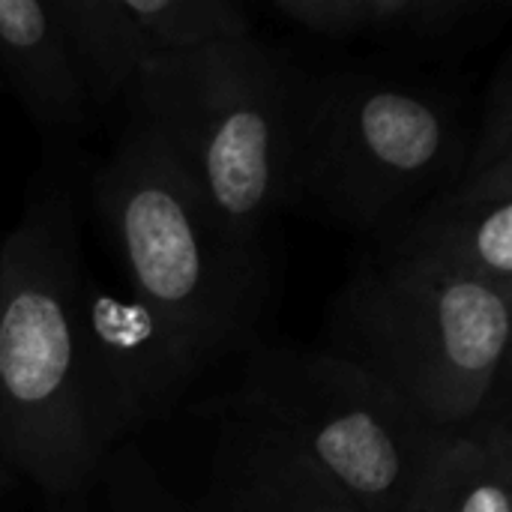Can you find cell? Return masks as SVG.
<instances>
[{
	"label": "cell",
	"instance_id": "1",
	"mask_svg": "<svg viewBox=\"0 0 512 512\" xmlns=\"http://www.w3.org/2000/svg\"><path fill=\"white\" fill-rule=\"evenodd\" d=\"M471 135L468 96L447 81L402 66L294 63L288 210L387 243L453 183Z\"/></svg>",
	"mask_w": 512,
	"mask_h": 512
},
{
	"label": "cell",
	"instance_id": "2",
	"mask_svg": "<svg viewBox=\"0 0 512 512\" xmlns=\"http://www.w3.org/2000/svg\"><path fill=\"white\" fill-rule=\"evenodd\" d=\"M93 201L129 297L177 336L201 372L258 345L273 300L264 240L234 231L135 120L99 165Z\"/></svg>",
	"mask_w": 512,
	"mask_h": 512
},
{
	"label": "cell",
	"instance_id": "3",
	"mask_svg": "<svg viewBox=\"0 0 512 512\" xmlns=\"http://www.w3.org/2000/svg\"><path fill=\"white\" fill-rule=\"evenodd\" d=\"M81 270L69 186L36 189L0 246V447L45 498L84 495L108 456L84 387Z\"/></svg>",
	"mask_w": 512,
	"mask_h": 512
},
{
	"label": "cell",
	"instance_id": "4",
	"mask_svg": "<svg viewBox=\"0 0 512 512\" xmlns=\"http://www.w3.org/2000/svg\"><path fill=\"white\" fill-rule=\"evenodd\" d=\"M512 294L369 246L330 303L321 351L348 360L432 429L471 423L507 387Z\"/></svg>",
	"mask_w": 512,
	"mask_h": 512
},
{
	"label": "cell",
	"instance_id": "5",
	"mask_svg": "<svg viewBox=\"0 0 512 512\" xmlns=\"http://www.w3.org/2000/svg\"><path fill=\"white\" fill-rule=\"evenodd\" d=\"M294 63L246 36L147 63L129 120L147 129L204 201L243 237L264 240L291 192Z\"/></svg>",
	"mask_w": 512,
	"mask_h": 512
},
{
	"label": "cell",
	"instance_id": "6",
	"mask_svg": "<svg viewBox=\"0 0 512 512\" xmlns=\"http://www.w3.org/2000/svg\"><path fill=\"white\" fill-rule=\"evenodd\" d=\"M234 402L270 417L354 512H411L447 432L321 348L258 342Z\"/></svg>",
	"mask_w": 512,
	"mask_h": 512
},
{
	"label": "cell",
	"instance_id": "7",
	"mask_svg": "<svg viewBox=\"0 0 512 512\" xmlns=\"http://www.w3.org/2000/svg\"><path fill=\"white\" fill-rule=\"evenodd\" d=\"M375 249L441 264L512 294V51L489 81L453 183Z\"/></svg>",
	"mask_w": 512,
	"mask_h": 512
},
{
	"label": "cell",
	"instance_id": "8",
	"mask_svg": "<svg viewBox=\"0 0 512 512\" xmlns=\"http://www.w3.org/2000/svg\"><path fill=\"white\" fill-rule=\"evenodd\" d=\"M93 429L111 453L129 432L165 417L195 384L198 363L138 300L111 294L84 267L75 291Z\"/></svg>",
	"mask_w": 512,
	"mask_h": 512
},
{
	"label": "cell",
	"instance_id": "9",
	"mask_svg": "<svg viewBox=\"0 0 512 512\" xmlns=\"http://www.w3.org/2000/svg\"><path fill=\"white\" fill-rule=\"evenodd\" d=\"M57 12L93 105L129 96L147 63L252 36L234 0H57Z\"/></svg>",
	"mask_w": 512,
	"mask_h": 512
},
{
	"label": "cell",
	"instance_id": "10",
	"mask_svg": "<svg viewBox=\"0 0 512 512\" xmlns=\"http://www.w3.org/2000/svg\"><path fill=\"white\" fill-rule=\"evenodd\" d=\"M267 9L318 39H360L417 57L474 51L512 12L507 0H270Z\"/></svg>",
	"mask_w": 512,
	"mask_h": 512
},
{
	"label": "cell",
	"instance_id": "11",
	"mask_svg": "<svg viewBox=\"0 0 512 512\" xmlns=\"http://www.w3.org/2000/svg\"><path fill=\"white\" fill-rule=\"evenodd\" d=\"M207 512H354L261 411L231 402L219 423Z\"/></svg>",
	"mask_w": 512,
	"mask_h": 512
},
{
	"label": "cell",
	"instance_id": "12",
	"mask_svg": "<svg viewBox=\"0 0 512 512\" xmlns=\"http://www.w3.org/2000/svg\"><path fill=\"white\" fill-rule=\"evenodd\" d=\"M0 81L42 132L84 126L93 102L57 0H0Z\"/></svg>",
	"mask_w": 512,
	"mask_h": 512
},
{
	"label": "cell",
	"instance_id": "13",
	"mask_svg": "<svg viewBox=\"0 0 512 512\" xmlns=\"http://www.w3.org/2000/svg\"><path fill=\"white\" fill-rule=\"evenodd\" d=\"M507 387L465 426L444 435L414 512H512Z\"/></svg>",
	"mask_w": 512,
	"mask_h": 512
},
{
	"label": "cell",
	"instance_id": "14",
	"mask_svg": "<svg viewBox=\"0 0 512 512\" xmlns=\"http://www.w3.org/2000/svg\"><path fill=\"white\" fill-rule=\"evenodd\" d=\"M111 512H207L201 501L174 495L138 447L117 444L96 474Z\"/></svg>",
	"mask_w": 512,
	"mask_h": 512
},
{
	"label": "cell",
	"instance_id": "15",
	"mask_svg": "<svg viewBox=\"0 0 512 512\" xmlns=\"http://www.w3.org/2000/svg\"><path fill=\"white\" fill-rule=\"evenodd\" d=\"M45 512H90L84 495H66V498H45Z\"/></svg>",
	"mask_w": 512,
	"mask_h": 512
},
{
	"label": "cell",
	"instance_id": "16",
	"mask_svg": "<svg viewBox=\"0 0 512 512\" xmlns=\"http://www.w3.org/2000/svg\"><path fill=\"white\" fill-rule=\"evenodd\" d=\"M15 483H18V477H15V471H12V465L6 462L3 447H0V495H3L6 489H12Z\"/></svg>",
	"mask_w": 512,
	"mask_h": 512
},
{
	"label": "cell",
	"instance_id": "17",
	"mask_svg": "<svg viewBox=\"0 0 512 512\" xmlns=\"http://www.w3.org/2000/svg\"><path fill=\"white\" fill-rule=\"evenodd\" d=\"M0 90H3V81H0Z\"/></svg>",
	"mask_w": 512,
	"mask_h": 512
},
{
	"label": "cell",
	"instance_id": "18",
	"mask_svg": "<svg viewBox=\"0 0 512 512\" xmlns=\"http://www.w3.org/2000/svg\"><path fill=\"white\" fill-rule=\"evenodd\" d=\"M411 512H414V510H411Z\"/></svg>",
	"mask_w": 512,
	"mask_h": 512
}]
</instances>
